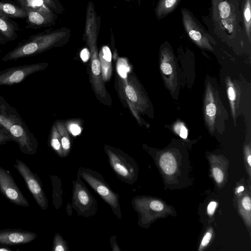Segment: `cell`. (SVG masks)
<instances>
[{
  "label": "cell",
  "mask_w": 251,
  "mask_h": 251,
  "mask_svg": "<svg viewBox=\"0 0 251 251\" xmlns=\"http://www.w3.org/2000/svg\"><path fill=\"white\" fill-rule=\"evenodd\" d=\"M92 71L93 74L96 75H98L100 74V64L99 60L97 59H95L92 61Z\"/></svg>",
  "instance_id": "obj_26"
},
{
  "label": "cell",
  "mask_w": 251,
  "mask_h": 251,
  "mask_svg": "<svg viewBox=\"0 0 251 251\" xmlns=\"http://www.w3.org/2000/svg\"><path fill=\"white\" fill-rule=\"evenodd\" d=\"M160 165L163 172L168 175H173L176 169V162L170 152L164 153L160 157Z\"/></svg>",
  "instance_id": "obj_15"
},
{
  "label": "cell",
  "mask_w": 251,
  "mask_h": 251,
  "mask_svg": "<svg viewBox=\"0 0 251 251\" xmlns=\"http://www.w3.org/2000/svg\"><path fill=\"white\" fill-rule=\"evenodd\" d=\"M220 11V16L222 19H225L228 18L230 15L231 8L229 4L226 1H222L218 6Z\"/></svg>",
  "instance_id": "obj_20"
},
{
  "label": "cell",
  "mask_w": 251,
  "mask_h": 251,
  "mask_svg": "<svg viewBox=\"0 0 251 251\" xmlns=\"http://www.w3.org/2000/svg\"><path fill=\"white\" fill-rule=\"evenodd\" d=\"M82 178L111 208L119 219L122 218L120 196L113 191L101 174L90 168L80 167L77 170Z\"/></svg>",
  "instance_id": "obj_3"
},
{
  "label": "cell",
  "mask_w": 251,
  "mask_h": 251,
  "mask_svg": "<svg viewBox=\"0 0 251 251\" xmlns=\"http://www.w3.org/2000/svg\"><path fill=\"white\" fill-rule=\"evenodd\" d=\"M244 190V188L243 186H240L237 190V192L239 193L241 191H243Z\"/></svg>",
  "instance_id": "obj_42"
},
{
  "label": "cell",
  "mask_w": 251,
  "mask_h": 251,
  "mask_svg": "<svg viewBox=\"0 0 251 251\" xmlns=\"http://www.w3.org/2000/svg\"><path fill=\"white\" fill-rule=\"evenodd\" d=\"M182 14L184 26L190 38L200 46L208 47L207 38L204 31L185 10H182Z\"/></svg>",
  "instance_id": "obj_11"
},
{
  "label": "cell",
  "mask_w": 251,
  "mask_h": 251,
  "mask_svg": "<svg viewBox=\"0 0 251 251\" xmlns=\"http://www.w3.org/2000/svg\"><path fill=\"white\" fill-rule=\"evenodd\" d=\"M110 245L111 246V249L113 251H121V249H120L117 242L116 241V236L113 235L110 237Z\"/></svg>",
  "instance_id": "obj_32"
},
{
  "label": "cell",
  "mask_w": 251,
  "mask_h": 251,
  "mask_svg": "<svg viewBox=\"0 0 251 251\" xmlns=\"http://www.w3.org/2000/svg\"><path fill=\"white\" fill-rule=\"evenodd\" d=\"M126 96L132 101L135 102L137 100V96L134 89L130 86H127L125 89Z\"/></svg>",
  "instance_id": "obj_23"
},
{
  "label": "cell",
  "mask_w": 251,
  "mask_h": 251,
  "mask_svg": "<svg viewBox=\"0 0 251 251\" xmlns=\"http://www.w3.org/2000/svg\"><path fill=\"white\" fill-rule=\"evenodd\" d=\"M227 92L228 98L231 101L233 102L235 99V94L233 88L231 86L229 87L228 88Z\"/></svg>",
  "instance_id": "obj_38"
},
{
  "label": "cell",
  "mask_w": 251,
  "mask_h": 251,
  "mask_svg": "<svg viewBox=\"0 0 251 251\" xmlns=\"http://www.w3.org/2000/svg\"><path fill=\"white\" fill-rule=\"evenodd\" d=\"M149 206L152 210L156 211H161L164 208L163 204L160 201L157 200L151 201Z\"/></svg>",
  "instance_id": "obj_24"
},
{
  "label": "cell",
  "mask_w": 251,
  "mask_h": 251,
  "mask_svg": "<svg viewBox=\"0 0 251 251\" xmlns=\"http://www.w3.org/2000/svg\"><path fill=\"white\" fill-rule=\"evenodd\" d=\"M211 234L210 232H207L204 236L202 241L201 246L203 247L206 246L209 243L211 238Z\"/></svg>",
  "instance_id": "obj_37"
},
{
  "label": "cell",
  "mask_w": 251,
  "mask_h": 251,
  "mask_svg": "<svg viewBox=\"0 0 251 251\" xmlns=\"http://www.w3.org/2000/svg\"><path fill=\"white\" fill-rule=\"evenodd\" d=\"M14 167L23 178L27 187L39 206L42 210H46L49 207V202L38 176L33 173L22 160L16 159Z\"/></svg>",
  "instance_id": "obj_7"
},
{
  "label": "cell",
  "mask_w": 251,
  "mask_h": 251,
  "mask_svg": "<svg viewBox=\"0 0 251 251\" xmlns=\"http://www.w3.org/2000/svg\"><path fill=\"white\" fill-rule=\"evenodd\" d=\"M105 151L109 164L117 177L128 185L133 184L137 179L138 174L135 160L120 150L107 147Z\"/></svg>",
  "instance_id": "obj_5"
},
{
  "label": "cell",
  "mask_w": 251,
  "mask_h": 251,
  "mask_svg": "<svg viewBox=\"0 0 251 251\" xmlns=\"http://www.w3.org/2000/svg\"><path fill=\"white\" fill-rule=\"evenodd\" d=\"M56 135L55 133L52 134L50 144L52 149L56 152L57 155L61 157H63L61 143L60 142Z\"/></svg>",
  "instance_id": "obj_19"
},
{
  "label": "cell",
  "mask_w": 251,
  "mask_h": 251,
  "mask_svg": "<svg viewBox=\"0 0 251 251\" xmlns=\"http://www.w3.org/2000/svg\"><path fill=\"white\" fill-rule=\"evenodd\" d=\"M217 203L215 201H211L209 203L207 206V212L209 215H212L216 207Z\"/></svg>",
  "instance_id": "obj_35"
},
{
  "label": "cell",
  "mask_w": 251,
  "mask_h": 251,
  "mask_svg": "<svg viewBox=\"0 0 251 251\" xmlns=\"http://www.w3.org/2000/svg\"><path fill=\"white\" fill-rule=\"evenodd\" d=\"M102 53L103 58L108 62H110L111 60V53L109 48L107 46H104L102 48Z\"/></svg>",
  "instance_id": "obj_31"
},
{
  "label": "cell",
  "mask_w": 251,
  "mask_h": 251,
  "mask_svg": "<svg viewBox=\"0 0 251 251\" xmlns=\"http://www.w3.org/2000/svg\"><path fill=\"white\" fill-rule=\"evenodd\" d=\"M72 204H70L69 202L68 203L66 206V211L69 216H71L72 215Z\"/></svg>",
  "instance_id": "obj_39"
},
{
  "label": "cell",
  "mask_w": 251,
  "mask_h": 251,
  "mask_svg": "<svg viewBox=\"0 0 251 251\" xmlns=\"http://www.w3.org/2000/svg\"><path fill=\"white\" fill-rule=\"evenodd\" d=\"M37 236L34 232L22 229H3L0 230V245L25 244L35 240Z\"/></svg>",
  "instance_id": "obj_10"
},
{
  "label": "cell",
  "mask_w": 251,
  "mask_h": 251,
  "mask_svg": "<svg viewBox=\"0 0 251 251\" xmlns=\"http://www.w3.org/2000/svg\"><path fill=\"white\" fill-rule=\"evenodd\" d=\"M0 124L17 143L22 153L27 155L36 153L38 147L36 138L16 108L11 106L0 95Z\"/></svg>",
  "instance_id": "obj_1"
},
{
  "label": "cell",
  "mask_w": 251,
  "mask_h": 251,
  "mask_svg": "<svg viewBox=\"0 0 251 251\" xmlns=\"http://www.w3.org/2000/svg\"><path fill=\"white\" fill-rule=\"evenodd\" d=\"M118 65V71L120 75L124 78L126 77V73L129 71V68L126 64L121 63Z\"/></svg>",
  "instance_id": "obj_29"
},
{
  "label": "cell",
  "mask_w": 251,
  "mask_h": 251,
  "mask_svg": "<svg viewBox=\"0 0 251 251\" xmlns=\"http://www.w3.org/2000/svg\"><path fill=\"white\" fill-rule=\"evenodd\" d=\"M244 19L247 33L250 38L251 34V0H247L244 8Z\"/></svg>",
  "instance_id": "obj_18"
},
{
  "label": "cell",
  "mask_w": 251,
  "mask_h": 251,
  "mask_svg": "<svg viewBox=\"0 0 251 251\" xmlns=\"http://www.w3.org/2000/svg\"><path fill=\"white\" fill-rule=\"evenodd\" d=\"M0 192L11 203L23 207L29 203L17 185L10 172L0 166Z\"/></svg>",
  "instance_id": "obj_9"
},
{
  "label": "cell",
  "mask_w": 251,
  "mask_h": 251,
  "mask_svg": "<svg viewBox=\"0 0 251 251\" xmlns=\"http://www.w3.org/2000/svg\"><path fill=\"white\" fill-rule=\"evenodd\" d=\"M90 54L87 49H83L80 52V57L83 62H86L89 58Z\"/></svg>",
  "instance_id": "obj_34"
},
{
  "label": "cell",
  "mask_w": 251,
  "mask_h": 251,
  "mask_svg": "<svg viewBox=\"0 0 251 251\" xmlns=\"http://www.w3.org/2000/svg\"><path fill=\"white\" fill-rule=\"evenodd\" d=\"M8 41L0 34V45L5 44Z\"/></svg>",
  "instance_id": "obj_40"
},
{
  "label": "cell",
  "mask_w": 251,
  "mask_h": 251,
  "mask_svg": "<svg viewBox=\"0 0 251 251\" xmlns=\"http://www.w3.org/2000/svg\"><path fill=\"white\" fill-rule=\"evenodd\" d=\"M213 175L215 180L218 183L222 182L224 178V175L222 171L218 168H214L213 169Z\"/></svg>",
  "instance_id": "obj_25"
},
{
  "label": "cell",
  "mask_w": 251,
  "mask_h": 251,
  "mask_svg": "<svg viewBox=\"0 0 251 251\" xmlns=\"http://www.w3.org/2000/svg\"><path fill=\"white\" fill-rule=\"evenodd\" d=\"M248 162L249 164V165L251 166V156L249 155L248 157Z\"/></svg>",
  "instance_id": "obj_41"
},
{
  "label": "cell",
  "mask_w": 251,
  "mask_h": 251,
  "mask_svg": "<svg viewBox=\"0 0 251 251\" xmlns=\"http://www.w3.org/2000/svg\"><path fill=\"white\" fill-rule=\"evenodd\" d=\"M14 140L7 130L0 124V146Z\"/></svg>",
  "instance_id": "obj_21"
},
{
  "label": "cell",
  "mask_w": 251,
  "mask_h": 251,
  "mask_svg": "<svg viewBox=\"0 0 251 251\" xmlns=\"http://www.w3.org/2000/svg\"><path fill=\"white\" fill-rule=\"evenodd\" d=\"M70 33L68 29L62 27L32 35L8 52L2 57L1 60L13 61L33 56L53 47L62 39L69 36Z\"/></svg>",
  "instance_id": "obj_2"
},
{
  "label": "cell",
  "mask_w": 251,
  "mask_h": 251,
  "mask_svg": "<svg viewBox=\"0 0 251 251\" xmlns=\"http://www.w3.org/2000/svg\"><path fill=\"white\" fill-rule=\"evenodd\" d=\"M47 6L54 12L60 13L62 7L58 0H43Z\"/></svg>",
  "instance_id": "obj_22"
},
{
  "label": "cell",
  "mask_w": 251,
  "mask_h": 251,
  "mask_svg": "<svg viewBox=\"0 0 251 251\" xmlns=\"http://www.w3.org/2000/svg\"><path fill=\"white\" fill-rule=\"evenodd\" d=\"M160 68L162 72L166 75H169L173 72V68L170 64L164 62L161 64Z\"/></svg>",
  "instance_id": "obj_27"
},
{
  "label": "cell",
  "mask_w": 251,
  "mask_h": 251,
  "mask_svg": "<svg viewBox=\"0 0 251 251\" xmlns=\"http://www.w3.org/2000/svg\"><path fill=\"white\" fill-rule=\"evenodd\" d=\"M45 64H25L0 71V86L13 85L24 81L27 76L44 69Z\"/></svg>",
  "instance_id": "obj_8"
},
{
  "label": "cell",
  "mask_w": 251,
  "mask_h": 251,
  "mask_svg": "<svg viewBox=\"0 0 251 251\" xmlns=\"http://www.w3.org/2000/svg\"><path fill=\"white\" fill-rule=\"evenodd\" d=\"M72 206L78 216L88 218L95 216L98 212V202L86 185L79 173L73 181Z\"/></svg>",
  "instance_id": "obj_6"
},
{
  "label": "cell",
  "mask_w": 251,
  "mask_h": 251,
  "mask_svg": "<svg viewBox=\"0 0 251 251\" xmlns=\"http://www.w3.org/2000/svg\"><path fill=\"white\" fill-rule=\"evenodd\" d=\"M70 130L74 135H77L81 132L80 127L76 125L73 124L70 126Z\"/></svg>",
  "instance_id": "obj_36"
},
{
  "label": "cell",
  "mask_w": 251,
  "mask_h": 251,
  "mask_svg": "<svg viewBox=\"0 0 251 251\" xmlns=\"http://www.w3.org/2000/svg\"><path fill=\"white\" fill-rule=\"evenodd\" d=\"M69 250L67 242L63 239L61 235L55 233L53 237L52 247V251H68Z\"/></svg>",
  "instance_id": "obj_17"
},
{
  "label": "cell",
  "mask_w": 251,
  "mask_h": 251,
  "mask_svg": "<svg viewBox=\"0 0 251 251\" xmlns=\"http://www.w3.org/2000/svg\"><path fill=\"white\" fill-rule=\"evenodd\" d=\"M19 26L14 21L0 15V34L8 41L16 40Z\"/></svg>",
  "instance_id": "obj_12"
},
{
  "label": "cell",
  "mask_w": 251,
  "mask_h": 251,
  "mask_svg": "<svg viewBox=\"0 0 251 251\" xmlns=\"http://www.w3.org/2000/svg\"><path fill=\"white\" fill-rule=\"evenodd\" d=\"M216 113V106L213 103H210L206 107V113L209 117L214 116Z\"/></svg>",
  "instance_id": "obj_28"
},
{
  "label": "cell",
  "mask_w": 251,
  "mask_h": 251,
  "mask_svg": "<svg viewBox=\"0 0 251 251\" xmlns=\"http://www.w3.org/2000/svg\"><path fill=\"white\" fill-rule=\"evenodd\" d=\"M1 250H4V251H10L11 250H10L9 249H7H7L6 248V249L5 248H3L2 249H0V251H1Z\"/></svg>",
  "instance_id": "obj_43"
},
{
  "label": "cell",
  "mask_w": 251,
  "mask_h": 251,
  "mask_svg": "<svg viewBox=\"0 0 251 251\" xmlns=\"http://www.w3.org/2000/svg\"><path fill=\"white\" fill-rule=\"evenodd\" d=\"M176 132L179 133V136L183 139H186L187 137L188 132L186 128L183 126H176L175 127Z\"/></svg>",
  "instance_id": "obj_30"
},
{
  "label": "cell",
  "mask_w": 251,
  "mask_h": 251,
  "mask_svg": "<svg viewBox=\"0 0 251 251\" xmlns=\"http://www.w3.org/2000/svg\"><path fill=\"white\" fill-rule=\"evenodd\" d=\"M26 14V28L37 29L53 25L56 15L43 0H14Z\"/></svg>",
  "instance_id": "obj_4"
},
{
  "label": "cell",
  "mask_w": 251,
  "mask_h": 251,
  "mask_svg": "<svg viewBox=\"0 0 251 251\" xmlns=\"http://www.w3.org/2000/svg\"><path fill=\"white\" fill-rule=\"evenodd\" d=\"M179 0H161L157 7L156 13L158 17L166 15L172 11Z\"/></svg>",
  "instance_id": "obj_16"
},
{
  "label": "cell",
  "mask_w": 251,
  "mask_h": 251,
  "mask_svg": "<svg viewBox=\"0 0 251 251\" xmlns=\"http://www.w3.org/2000/svg\"><path fill=\"white\" fill-rule=\"evenodd\" d=\"M0 15L9 18L21 19H26L27 16L20 5L2 1H0Z\"/></svg>",
  "instance_id": "obj_13"
},
{
  "label": "cell",
  "mask_w": 251,
  "mask_h": 251,
  "mask_svg": "<svg viewBox=\"0 0 251 251\" xmlns=\"http://www.w3.org/2000/svg\"><path fill=\"white\" fill-rule=\"evenodd\" d=\"M50 178L53 188L52 193L53 204L55 208L58 209L62 206L63 203L61 180L60 178L56 175H50Z\"/></svg>",
  "instance_id": "obj_14"
},
{
  "label": "cell",
  "mask_w": 251,
  "mask_h": 251,
  "mask_svg": "<svg viewBox=\"0 0 251 251\" xmlns=\"http://www.w3.org/2000/svg\"><path fill=\"white\" fill-rule=\"evenodd\" d=\"M242 205L245 209L250 211L251 208V199L248 197H245L242 201Z\"/></svg>",
  "instance_id": "obj_33"
}]
</instances>
